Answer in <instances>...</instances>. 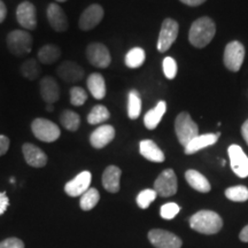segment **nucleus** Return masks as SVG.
<instances>
[{
  "label": "nucleus",
  "mask_w": 248,
  "mask_h": 248,
  "mask_svg": "<svg viewBox=\"0 0 248 248\" xmlns=\"http://www.w3.org/2000/svg\"><path fill=\"white\" fill-rule=\"evenodd\" d=\"M216 32L215 23L209 17H200L190 28L188 39L194 47L202 48L212 42Z\"/></svg>",
  "instance_id": "f257e3e1"
},
{
  "label": "nucleus",
  "mask_w": 248,
  "mask_h": 248,
  "mask_svg": "<svg viewBox=\"0 0 248 248\" xmlns=\"http://www.w3.org/2000/svg\"><path fill=\"white\" fill-rule=\"evenodd\" d=\"M190 226L194 231L203 234H215L221 231L223 219L212 210H200L190 218Z\"/></svg>",
  "instance_id": "f03ea898"
},
{
  "label": "nucleus",
  "mask_w": 248,
  "mask_h": 248,
  "mask_svg": "<svg viewBox=\"0 0 248 248\" xmlns=\"http://www.w3.org/2000/svg\"><path fill=\"white\" fill-rule=\"evenodd\" d=\"M175 131L177 135L179 144L183 146L190 142L192 139L199 136V128H198L197 123L192 120L190 114L183 111L179 113L175 121Z\"/></svg>",
  "instance_id": "7ed1b4c3"
},
{
  "label": "nucleus",
  "mask_w": 248,
  "mask_h": 248,
  "mask_svg": "<svg viewBox=\"0 0 248 248\" xmlns=\"http://www.w3.org/2000/svg\"><path fill=\"white\" fill-rule=\"evenodd\" d=\"M7 47L12 54L23 57L32 48V37L24 30H13L7 36Z\"/></svg>",
  "instance_id": "20e7f679"
},
{
  "label": "nucleus",
  "mask_w": 248,
  "mask_h": 248,
  "mask_svg": "<svg viewBox=\"0 0 248 248\" xmlns=\"http://www.w3.org/2000/svg\"><path fill=\"white\" fill-rule=\"evenodd\" d=\"M33 136L44 142H53L60 137L61 131L57 124L46 119H36L31 123Z\"/></svg>",
  "instance_id": "39448f33"
},
{
  "label": "nucleus",
  "mask_w": 248,
  "mask_h": 248,
  "mask_svg": "<svg viewBox=\"0 0 248 248\" xmlns=\"http://www.w3.org/2000/svg\"><path fill=\"white\" fill-rule=\"evenodd\" d=\"M177 188V177H176L175 171L172 169L164 170L154 182V190L160 197H171V195L176 194Z\"/></svg>",
  "instance_id": "423d86ee"
},
{
  "label": "nucleus",
  "mask_w": 248,
  "mask_h": 248,
  "mask_svg": "<svg viewBox=\"0 0 248 248\" xmlns=\"http://www.w3.org/2000/svg\"><path fill=\"white\" fill-rule=\"evenodd\" d=\"M178 23L172 18H166L161 27L159 39H157V49L159 52H167L171 47L178 36Z\"/></svg>",
  "instance_id": "0eeeda50"
},
{
  "label": "nucleus",
  "mask_w": 248,
  "mask_h": 248,
  "mask_svg": "<svg viewBox=\"0 0 248 248\" xmlns=\"http://www.w3.org/2000/svg\"><path fill=\"white\" fill-rule=\"evenodd\" d=\"M245 59V47L241 43H229L224 51V64L229 70L239 71Z\"/></svg>",
  "instance_id": "6e6552de"
},
{
  "label": "nucleus",
  "mask_w": 248,
  "mask_h": 248,
  "mask_svg": "<svg viewBox=\"0 0 248 248\" xmlns=\"http://www.w3.org/2000/svg\"><path fill=\"white\" fill-rule=\"evenodd\" d=\"M148 239L155 248H181L182 240L171 232L153 229L148 232Z\"/></svg>",
  "instance_id": "1a4fd4ad"
},
{
  "label": "nucleus",
  "mask_w": 248,
  "mask_h": 248,
  "mask_svg": "<svg viewBox=\"0 0 248 248\" xmlns=\"http://www.w3.org/2000/svg\"><path fill=\"white\" fill-rule=\"evenodd\" d=\"M86 58L92 66L97 68H107L111 62L108 48L100 43H92L86 48Z\"/></svg>",
  "instance_id": "9d476101"
},
{
  "label": "nucleus",
  "mask_w": 248,
  "mask_h": 248,
  "mask_svg": "<svg viewBox=\"0 0 248 248\" xmlns=\"http://www.w3.org/2000/svg\"><path fill=\"white\" fill-rule=\"evenodd\" d=\"M233 172L240 178L248 177V157L239 145H231L228 150Z\"/></svg>",
  "instance_id": "9b49d317"
},
{
  "label": "nucleus",
  "mask_w": 248,
  "mask_h": 248,
  "mask_svg": "<svg viewBox=\"0 0 248 248\" xmlns=\"http://www.w3.org/2000/svg\"><path fill=\"white\" fill-rule=\"evenodd\" d=\"M104 18V9L100 5H91L83 12L79 17L78 27L80 30L89 31L95 28Z\"/></svg>",
  "instance_id": "f8f14e48"
},
{
  "label": "nucleus",
  "mask_w": 248,
  "mask_h": 248,
  "mask_svg": "<svg viewBox=\"0 0 248 248\" xmlns=\"http://www.w3.org/2000/svg\"><path fill=\"white\" fill-rule=\"evenodd\" d=\"M16 20L20 26L27 30H35L37 28L36 8L31 2L23 1L17 6Z\"/></svg>",
  "instance_id": "ddd939ff"
},
{
  "label": "nucleus",
  "mask_w": 248,
  "mask_h": 248,
  "mask_svg": "<svg viewBox=\"0 0 248 248\" xmlns=\"http://www.w3.org/2000/svg\"><path fill=\"white\" fill-rule=\"evenodd\" d=\"M92 181V175L90 171H82L71 179L64 186V191L70 197H80L83 193L90 188V184Z\"/></svg>",
  "instance_id": "4468645a"
},
{
  "label": "nucleus",
  "mask_w": 248,
  "mask_h": 248,
  "mask_svg": "<svg viewBox=\"0 0 248 248\" xmlns=\"http://www.w3.org/2000/svg\"><path fill=\"white\" fill-rule=\"evenodd\" d=\"M58 75L67 83H77L84 77V69L73 61H64L58 67Z\"/></svg>",
  "instance_id": "2eb2a0df"
},
{
  "label": "nucleus",
  "mask_w": 248,
  "mask_h": 248,
  "mask_svg": "<svg viewBox=\"0 0 248 248\" xmlns=\"http://www.w3.org/2000/svg\"><path fill=\"white\" fill-rule=\"evenodd\" d=\"M46 13H47V20L52 29L58 32H63L68 29V26H69L68 18L60 6L57 4H49Z\"/></svg>",
  "instance_id": "dca6fc26"
},
{
  "label": "nucleus",
  "mask_w": 248,
  "mask_h": 248,
  "mask_svg": "<svg viewBox=\"0 0 248 248\" xmlns=\"http://www.w3.org/2000/svg\"><path fill=\"white\" fill-rule=\"evenodd\" d=\"M115 137V129L111 125L105 124L100 125L91 133L90 136V142L94 148H104Z\"/></svg>",
  "instance_id": "f3484780"
},
{
  "label": "nucleus",
  "mask_w": 248,
  "mask_h": 248,
  "mask_svg": "<svg viewBox=\"0 0 248 248\" xmlns=\"http://www.w3.org/2000/svg\"><path fill=\"white\" fill-rule=\"evenodd\" d=\"M23 156L26 162L31 167H35V168H43L47 163V155L44 152L40 150L39 147L35 146V145L27 144L23 145L22 147Z\"/></svg>",
  "instance_id": "a211bd4d"
},
{
  "label": "nucleus",
  "mask_w": 248,
  "mask_h": 248,
  "mask_svg": "<svg viewBox=\"0 0 248 248\" xmlns=\"http://www.w3.org/2000/svg\"><path fill=\"white\" fill-rule=\"evenodd\" d=\"M40 94L43 100L48 105L54 104L60 98V88L53 77L46 76L40 80Z\"/></svg>",
  "instance_id": "6ab92c4d"
},
{
  "label": "nucleus",
  "mask_w": 248,
  "mask_h": 248,
  "mask_svg": "<svg viewBox=\"0 0 248 248\" xmlns=\"http://www.w3.org/2000/svg\"><path fill=\"white\" fill-rule=\"evenodd\" d=\"M221 137V132H217L215 135L213 133H207V135H199L197 137L192 139L187 145L184 147L186 154H193L197 153L198 151L202 150L212 145L216 144V141L218 140V138Z\"/></svg>",
  "instance_id": "aec40b11"
},
{
  "label": "nucleus",
  "mask_w": 248,
  "mask_h": 248,
  "mask_svg": "<svg viewBox=\"0 0 248 248\" xmlns=\"http://www.w3.org/2000/svg\"><path fill=\"white\" fill-rule=\"evenodd\" d=\"M121 169L116 166L107 167L102 175V185L105 190L110 193H116L120 191V179H121Z\"/></svg>",
  "instance_id": "412c9836"
},
{
  "label": "nucleus",
  "mask_w": 248,
  "mask_h": 248,
  "mask_svg": "<svg viewBox=\"0 0 248 248\" xmlns=\"http://www.w3.org/2000/svg\"><path fill=\"white\" fill-rule=\"evenodd\" d=\"M139 151L140 154L145 159L152 162H163L164 161V154L163 152L160 150V147L153 140L146 139V140H141L139 144Z\"/></svg>",
  "instance_id": "4be33fe9"
},
{
  "label": "nucleus",
  "mask_w": 248,
  "mask_h": 248,
  "mask_svg": "<svg viewBox=\"0 0 248 248\" xmlns=\"http://www.w3.org/2000/svg\"><path fill=\"white\" fill-rule=\"evenodd\" d=\"M167 111V104L166 101H159L157 105L153 109L148 110L144 116V123L145 126L148 130H154L159 125V123L162 120L164 113Z\"/></svg>",
  "instance_id": "5701e85b"
},
{
  "label": "nucleus",
  "mask_w": 248,
  "mask_h": 248,
  "mask_svg": "<svg viewBox=\"0 0 248 248\" xmlns=\"http://www.w3.org/2000/svg\"><path fill=\"white\" fill-rule=\"evenodd\" d=\"M185 178L191 187H193L198 192L207 193V192L210 191V184L208 179L204 177L202 173L197 171V170H187L185 172Z\"/></svg>",
  "instance_id": "b1692460"
},
{
  "label": "nucleus",
  "mask_w": 248,
  "mask_h": 248,
  "mask_svg": "<svg viewBox=\"0 0 248 248\" xmlns=\"http://www.w3.org/2000/svg\"><path fill=\"white\" fill-rule=\"evenodd\" d=\"M88 89L94 99H104L106 95V83L102 75L98 73L92 74L88 78Z\"/></svg>",
  "instance_id": "393cba45"
},
{
  "label": "nucleus",
  "mask_w": 248,
  "mask_h": 248,
  "mask_svg": "<svg viewBox=\"0 0 248 248\" xmlns=\"http://www.w3.org/2000/svg\"><path fill=\"white\" fill-rule=\"evenodd\" d=\"M61 57V49L57 45L47 44L39 48L38 61L44 64H52Z\"/></svg>",
  "instance_id": "a878e982"
},
{
  "label": "nucleus",
  "mask_w": 248,
  "mask_h": 248,
  "mask_svg": "<svg viewBox=\"0 0 248 248\" xmlns=\"http://www.w3.org/2000/svg\"><path fill=\"white\" fill-rule=\"evenodd\" d=\"M128 115L131 120L138 119L141 111V98L137 90H131L129 92Z\"/></svg>",
  "instance_id": "bb28decb"
},
{
  "label": "nucleus",
  "mask_w": 248,
  "mask_h": 248,
  "mask_svg": "<svg viewBox=\"0 0 248 248\" xmlns=\"http://www.w3.org/2000/svg\"><path fill=\"white\" fill-rule=\"evenodd\" d=\"M61 125L68 131H77L80 125V117L77 113L73 110H64L60 115Z\"/></svg>",
  "instance_id": "cd10ccee"
},
{
  "label": "nucleus",
  "mask_w": 248,
  "mask_h": 248,
  "mask_svg": "<svg viewBox=\"0 0 248 248\" xmlns=\"http://www.w3.org/2000/svg\"><path fill=\"white\" fill-rule=\"evenodd\" d=\"M99 200H100V194H99L97 188H89L85 193L80 195V208L83 210H86V212H88V210H91L97 206Z\"/></svg>",
  "instance_id": "c85d7f7f"
},
{
  "label": "nucleus",
  "mask_w": 248,
  "mask_h": 248,
  "mask_svg": "<svg viewBox=\"0 0 248 248\" xmlns=\"http://www.w3.org/2000/svg\"><path fill=\"white\" fill-rule=\"evenodd\" d=\"M146 59V54L145 51L140 47H135L126 53L125 55V64L126 67L131 68V69H136L139 68L145 62Z\"/></svg>",
  "instance_id": "c756f323"
},
{
  "label": "nucleus",
  "mask_w": 248,
  "mask_h": 248,
  "mask_svg": "<svg viewBox=\"0 0 248 248\" xmlns=\"http://www.w3.org/2000/svg\"><path fill=\"white\" fill-rule=\"evenodd\" d=\"M110 113L106 107L102 106V105H97V106L93 107L91 113L88 116V122L92 125L95 124H100L106 122L107 120H109Z\"/></svg>",
  "instance_id": "7c9ffc66"
},
{
  "label": "nucleus",
  "mask_w": 248,
  "mask_h": 248,
  "mask_svg": "<svg viewBox=\"0 0 248 248\" xmlns=\"http://www.w3.org/2000/svg\"><path fill=\"white\" fill-rule=\"evenodd\" d=\"M21 73L26 78L33 80L40 75V66L36 59H28L21 66Z\"/></svg>",
  "instance_id": "2f4dec72"
},
{
  "label": "nucleus",
  "mask_w": 248,
  "mask_h": 248,
  "mask_svg": "<svg viewBox=\"0 0 248 248\" xmlns=\"http://www.w3.org/2000/svg\"><path fill=\"white\" fill-rule=\"evenodd\" d=\"M225 197L234 202H244L248 200V188L246 186H232L225 190Z\"/></svg>",
  "instance_id": "473e14b6"
},
{
  "label": "nucleus",
  "mask_w": 248,
  "mask_h": 248,
  "mask_svg": "<svg viewBox=\"0 0 248 248\" xmlns=\"http://www.w3.org/2000/svg\"><path fill=\"white\" fill-rule=\"evenodd\" d=\"M157 193L155 190H151V188H146V190L141 191L137 197V203L141 209H146L150 207V204L156 199Z\"/></svg>",
  "instance_id": "72a5a7b5"
},
{
  "label": "nucleus",
  "mask_w": 248,
  "mask_h": 248,
  "mask_svg": "<svg viewBox=\"0 0 248 248\" xmlns=\"http://www.w3.org/2000/svg\"><path fill=\"white\" fill-rule=\"evenodd\" d=\"M88 100V93L79 86H74L70 89V104L73 106H82Z\"/></svg>",
  "instance_id": "f704fd0d"
},
{
  "label": "nucleus",
  "mask_w": 248,
  "mask_h": 248,
  "mask_svg": "<svg viewBox=\"0 0 248 248\" xmlns=\"http://www.w3.org/2000/svg\"><path fill=\"white\" fill-rule=\"evenodd\" d=\"M163 74L168 79H173L177 75V63L171 57L164 58L163 60Z\"/></svg>",
  "instance_id": "c9c22d12"
},
{
  "label": "nucleus",
  "mask_w": 248,
  "mask_h": 248,
  "mask_svg": "<svg viewBox=\"0 0 248 248\" xmlns=\"http://www.w3.org/2000/svg\"><path fill=\"white\" fill-rule=\"evenodd\" d=\"M179 210H181V208H179L177 203L169 202V203L163 204V206L161 207L160 214H161V217L164 219H172L173 217L179 213Z\"/></svg>",
  "instance_id": "e433bc0d"
},
{
  "label": "nucleus",
  "mask_w": 248,
  "mask_h": 248,
  "mask_svg": "<svg viewBox=\"0 0 248 248\" xmlns=\"http://www.w3.org/2000/svg\"><path fill=\"white\" fill-rule=\"evenodd\" d=\"M0 248H24V244L17 238H8L0 243Z\"/></svg>",
  "instance_id": "4c0bfd02"
},
{
  "label": "nucleus",
  "mask_w": 248,
  "mask_h": 248,
  "mask_svg": "<svg viewBox=\"0 0 248 248\" xmlns=\"http://www.w3.org/2000/svg\"><path fill=\"white\" fill-rule=\"evenodd\" d=\"M9 206V199L5 192H0V215L5 214Z\"/></svg>",
  "instance_id": "58836bf2"
},
{
  "label": "nucleus",
  "mask_w": 248,
  "mask_h": 248,
  "mask_svg": "<svg viewBox=\"0 0 248 248\" xmlns=\"http://www.w3.org/2000/svg\"><path fill=\"white\" fill-rule=\"evenodd\" d=\"M9 148V139L4 135H0V156L7 153Z\"/></svg>",
  "instance_id": "ea45409f"
},
{
  "label": "nucleus",
  "mask_w": 248,
  "mask_h": 248,
  "mask_svg": "<svg viewBox=\"0 0 248 248\" xmlns=\"http://www.w3.org/2000/svg\"><path fill=\"white\" fill-rule=\"evenodd\" d=\"M6 15H7V8H6V5L4 4V1L0 0V23L4 22Z\"/></svg>",
  "instance_id": "a19ab883"
},
{
  "label": "nucleus",
  "mask_w": 248,
  "mask_h": 248,
  "mask_svg": "<svg viewBox=\"0 0 248 248\" xmlns=\"http://www.w3.org/2000/svg\"><path fill=\"white\" fill-rule=\"evenodd\" d=\"M183 4L188 5V6H199L201 4H203L206 0H181Z\"/></svg>",
  "instance_id": "79ce46f5"
},
{
  "label": "nucleus",
  "mask_w": 248,
  "mask_h": 248,
  "mask_svg": "<svg viewBox=\"0 0 248 248\" xmlns=\"http://www.w3.org/2000/svg\"><path fill=\"white\" fill-rule=\"evenodd\" d=\"M239 239L244 243H248V225L245 226V228L241 230L239 233Z\"/></svg>",
  "instance_id": "37998d69"
},
{
  "label": "nucleus",
  "mask_w": 248,
  "mask_h": 248,
  "mask_svg": "<svg viewBox=\"0 0 248 248\" xmlns=\"http://www.w3.org/2000/svg\"><path fill=\"white\" fill-rule=\"evenodd\" d=\"M241 133H243L245 141L248 144V120L243 124V126H241Z\"/></svg>",
  "instance_id": "c03bdc74"
},
{
  "label": "nucleus",
  "mask_w": 248,
  "mask_h": 248,
  "mask_svg": "<svg viewBox=\"0 0 248 248\" xmlns=\"http://www.w3.org/2000/svg\"><path fill=\"white\" fill-rule=\"evenodd\" d=\"M46 109H47V111H53L54 108H53V106H52V105H48V106L46 107Z\"/></svg>",
  "instance_id": "a18cd8bd"
},
{
  "label": "nucleus",
  "mask_w": 248,
  "mask_h": 248,
  "mask_svg": "<svg viewBox=\"0 0 248 248\" xmlns=\"http://www.w3.org/2000/svg\"><path fill=\"white\" fill-rule=\"evenodd\" d=\"M225 163H226V161L223 160V161H222V166H225Z\"/></svg>",
  "instance_id": "49530a36"
},
{
  "label": "nucleus",
  "mask_w": 248,
  "mask_h": 248,
  "mask_svg": "<svg viewBox=\"0 0 248 248\" xmlns=\"http://www.w3.org/2000/svg\"><path fill=\"white\" fill-rule=\"evenodd\" d=\"M57 1H59V2H64V1H67V0H57Z\"/></svg>",
  "instance_id": "de8ad7c7"
}]
</instances>
